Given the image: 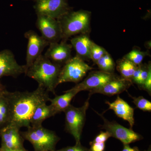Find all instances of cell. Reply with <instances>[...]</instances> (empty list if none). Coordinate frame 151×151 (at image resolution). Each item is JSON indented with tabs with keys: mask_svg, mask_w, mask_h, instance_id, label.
Listing matches in <instances>:
<instances>
[{
	"mask_svg": "<svg viewBox=\"0 0 151 151\" xmlns=\"http://www.w3.org/2000/svg\"><path fill=\"white\" fill-rule=\"evenodd\" d=\"M148 52L142 51L137 49H134L125 55L123 58L129 60L136 65L142 64L144 58L149 55Z\"/></svg>",
	"mask_w": 151,
	"mask_h": 151,
	"instance_id": "603a6c76",
	"label": "cell"
},
{
	"mask_svg": "<svg viewBox=\"0 0 151 151\" xmlns=\"http://www.w3.org/2000/svg\"><path fill=\"white\" fill-rule=\"evenodd\" d=\"M111 137L110 134L108 132H101L99 134L97 135L92 142L105 143L109 138Z\"/></svg>",
	"mask_w": 151,
	"mask_h": 151,
	"instance_id": "83f0119b",
	"label": "cell"
},
{
	"mask_svg": "<svg viewBox=\"0 0 151 151\" xmlns=\"http://www.w3.org/2000/svg\"><path fill=\"white\" fill-rule=\"evenodd\" d=\"M0 151H27L24 149H19V150H12V149H9L5 148L2 147H1L0 148Z\"/></svg>",
	"mask_w": 151,
	"mask_h": 151,
	"instance_id": "1f68e13d",
	"label": "cell"
},
{
	"mask_svg": "<svg viewBox=\"0 0 151 151\" xmlns=\"http://www.w3.org/2000/svg\"><path fill=\"white\" fill-rule=\"evenodd\" d=\"M19 130L14 126L8 125L0 130L2 147L12 150L24 149V139Z\"/></svg>",
	"mask_w": 151,
	"mask_h": 151,
	"instance_id": "5bb4252c",
	"label": "cell"
},
{
	"mask_svg": "<svg viewBox=\"0 0 151 151\" xmlns=\"http://www.w3.org/2000/svg\"><path fill=\"white\" fill-rule=\"evenodd\" d=\"M46 103H43L36 108L31 119V127L42 126L45 120L56 115L50 105H47Z\"/></svg>",
	"mask_w": 151,
	"mask_h": 151,
	"instance_id": "d6986e66",
	"label": "cell"
},
{
	"mask_svg": "<svg viewBox=\"0 0 151 151\" xmlns=\"http://www.w3.org/2000/svg\"><path fill=\"white\" fill-rule=\"evenodd\" d=\"M34 9L37 15H42L56 19L73 10L68 0H36Z\"/></svg>",
	"mask_w": 151,
	"mask_h": 151,
	"instance_id": "ba28073f",
	"label": "cell"
},
{
	"mask_svg": "<svg viewBox=\"0 0 151 151\" xmlns=\"http://www.w3.org/2000/svg\"><path fill=\"white\" fill-rule=\"evenodd\" d=\"M142 69L137 84L139 89L143 84L145 83L146 79L148 78L150 74H151V62H149L148 63H142L141 65Z\"/></svg>",
	"mask_w": 151,
	"mask_h": 151,
	"instance_id": "484cf974",
	"label": "cell"
},
{
	"mask_svg": "<svg viewBox=\"0 0 151 151\" xmlns=\"http://www.w3.org/2000/svg\"><path fill=\"white\" fill-rule=\"evenodd\" d=\"M132 84V81L118 76L100 88L90 90L89 95L99 93L108 96H113L126 91Z\"/></svg>",
	"mask_w": 151,
	"mask_h": 151,
	"instance_id": "9a60e30c",
	"label": "cell"
},
{
	"mask_svg": "<svg viewBox=\"0 0 151 151\" xmlns=\"http://www.w3.org/2000/svg\"><path fill=\"white\" fill-rule=\"evenodd\" d=\"M24 36L28 40L25 65L27 70L34 62L42 55L44 49L49 45V44L41 36L32 30L25 33Z\"/></svg>",
	"mask_w": 151,
	"mask_h": 151,
	"instance_id": "30bf717a",
	"label": "cell"
},
{
	"mask_svg": "<svg viewBox=\"0 0 151 151\" xmlns=\"http://www.w3.org/2000/svg\"><path fill=\"white\" fill-rule=\"evenodd\" d=\"M52 151H89V149L82 146L81 143L76 144L73 146H68L58 150H54Z\"/></svg>",
	"mask_w": 151,
	"mask_h": 151,
	"instance_id": "4316f807",
	"label": "cell"
},
{
	"mask_svg": "<svg viewBox=\"0 0 151 151\" xmlns=\"http://www.w3.org/2000/svg\"><path fill=\"white\" fill-rule=\"evenodd\" d=\"M27 70L25 65L19 64L10 50L5 49L0 52V78L7 76L16 78L23 73L25 74Z\"/></svg>",
	"mask_w": 151,
	"mask_h": 151,
	"instance_id": "7c38bea8",
	"label": "cell"
},
{
	"mask_svg": "<svg viewBox=\"0 0 151 151\" xmlns=\"http://www.w3.org/2000/svg\"><path fill=\"white\" fill-rule=\"evenodd\" d=\"M105 103L109 106V108L107 110H113L118 117L128 122L130 125V129H132L135 123L134 108L121 98L119 95L113 103L106 101Z\"/></svg>",
	"mask_w": 151,
	"mask_h": 151,
	"instance_id": "2e32d148",
	"label": "cell"
},
{
	"mask_svg": "<svg viewBox=\"0 0 151 151\" xmlns=\"http://www.w3.org/2000/svg\"><path fill=\"white\" fill-rule=\"evenodd\" d=\"M64 92V94L56 96L53 99H50V105L56 114L64 112L70 105V102L73 97L78 93L70 89Z\"/></svg>",
	"mask_w": 151,
	"mask_h": 151,
	"instance_id": "ac0fdd59",
	"label": "cell"
},
{
	"mask_svg": "<svg viewBox=\"0 0 151 151\" xmlns=\"http://www.w3.org/2000/svg\"><path fill=\"white\" fill-rule=\"evenodd\" d=\"M24 139L32 145L34 151H52L55 150L60 138L55 132L42 126L30 127L25 132H21Z\"/></svg>",
	"mask_w": 151,
	"mask_h": 151,
	"instance_id": "277c9868",
	"label": "cell"
},
{
	"mask_svg": "<svg viewBox=\"0 0 151 151\" xmlns=\"http://www.w3.org/2000/svg\"><path fill=\"white\" fill-rule=\"evenodd\" d=\"M70 42L76 52V55L84 60H90V49L93 41L90 39L89 34H83L76 36L72 38Z\"/></svg>",
	"mask_w": 151,
	"mask_h": 151,
	"instance_id": "e0dca14e",
	"label": "cell"
},
{
	"mask_svg": "<svg viewBox=\"0 0 151 151\" xmlns=\"http://www.w3.org/2000/svg\"><path fill=\"white\" fill-rule=\"evenodd\" d=\"M6 94L0 96V130L9 124L10 119L9 107Z\"/></svg>",
	"mask_w": 151,
	"mask_h": 151,
	"instance_id": "44dd1931",
	"label": "cell"
},
{
	"mask_svg": "<svg viewBox=\"0 0 151 151\" xmlns=\"http://www.w3.org/2000/svg\"><path fill=\"white\" fill-rule=\"evenodd\" d=\"M90 96L81 107L77 108L70 104L64 111L65 130L74 137L76 144L81 143V135L86 122V112L89 107Z\"/></svg>",
	"mask_w": 151,
	"mask_h": 151,
	"instance_id": "5b68a950",
	"label": "cell"
},
{
	"mask_svg": "<svg viewBox=\"0 0 151 151\" xmlns=\"http://www.w3.org/2000/svg\"><path fill=\"white\" fill-rule=\"evenodd\" d=\"M93 68L77 55L71 58L61 68L58 85L65 82L78 84Z\"/></svg>",
	"mask_w": 151,
	"mask_h": 151,
	"instance_id": "8992f818",
	"label": "cell"
},
{
	"mask_svg": "<svg viewBox=\"0 0 151 151\" xmlns=\"http://www.w3.org/2000/svg\"><path fill=\"white\" fill-rule=\"evenodd\" d=\"M129 95L133 99V103L136 105L137 108L145 112H151V102L145 99L142 96L138 97H134L131 96L129 94Z\"/></svg>",
	"mask_w": 151,
	"mask_h": 151,
	"instance_id": "cb8c5ba5",
	"label": "cell"
},
{
	"mask_svg": "<svg viewBox=\"0 0 151 151\" xmlns=\"http://www.w3.org/2000/svg\"><path fill=\"white\" fill-rule=\"evenodd\" d=\"M7 91L5 86H4L0 81V96L5 94Z\"/></svg>",
	"mask_w": 151,
	"mask_h": 151,
	"instance_id": "4dcf8cb0",
	"label": "cell"
},
{
	"mask_svg": "<svg viewBox=\"0 0 151 151\" xmlns=\"http://www.w3.org/2000/svg\"><path fill=\"white\" fill-rule=\"evenodd\" d=\"M95 112L102 118L104 122L103 125L100 126V129L105 130L111 137L119 140L123 145H129L143 139L142 135L135 132L132 129L123 127L115 121H108L102 114L96 111Z\"/></svg>",
	"mask_w": 151,
	"mask_h": 151,
	"instance_id": "52a82bcc",
	"label": "cell"
},
{
	"mask_svg": "<svg viewBox=\"0 0 151 151\" xmlns=\"http://www.w3.org/2000/svg\"><path fill=\"white\" fill-rule=\"evenodd\" d=\"M62 67L42 55L28 68L25 74L37 81L39 85L47 91L55 94Z\"/></svg>",
	"mask_w": 151,
	"mask_h": 151,
	"instance_id": "7a4b0ae2",
	"label": "cell"
},
{
	"mask_svg": "<svg viewBox=\"0 0 151 151\" xmlns=\"http://www.w3.org/2000/svg\"><path fill=\"white\" fill-rule=\"evenodd\" d=\"M91 147L89 151H104L105 148V143H96L90 142Z\"/></svg>",
	"mask_w": 151,
	"mask_h": 151,
	"instance_id": "f1b7e54d",
	"label": "cell"
},
{
	"mask_svg": "<svg viewBox=\"0 0 151 151\" xmlns=\"http://www.w3.org/2000/svg\"><path fill=\"white\" fill-rule=\"evenodd\" d=\"M44 55L56 64L63 65L72 58V45L67 41L61 40L60 43H50Z\"/></svg>",
	"mask_w": 151,
	"mask_h": 151,
	"instance_id": "4fadbf2b",
	"label": "cell"
},
{
	"mask_svg": "<svg viewBox=\"0 0 151 151\" xmlns=\"http://www.w3.org/2000/svg\"><path fill=\"white\" fill-rule=\"evenodd\" d=\"M91 16L90 11L73 10L57 19L62 31V40L67 41L69 37L78 34H89Z\"/></svg>",
	"mask_w": 151,
	"mask_h": 151,
	"instance_id": "3957f363",
	"label": "cell"
},
{
	"mask_svg": "<svg viewBox=\"0 0 151 151\" xmlns=\"http://www.w3.org/2000/svg\"><path fill=\"white\" fill-rule=\"evenodd\" d=\"M118 76L114 73H107L101 70L92 71L83 81L76 84L70 89L78 92L89 91L100 88Z\"/></svg>",
	"mask_w": 151,
	"mask_h": 151,
	"instance_id": "8fae6325",
	"label": "cell"
},
{
	"mask_svg": "<svg viewBox=\"0 0 151 151\" xmlns=\"http://www.w3.org/2000/svg\"><path fill=\"white\" fill-rule=\"evenodd\" d=\"M145 151H151V146H150V147H149V148L147 150H145Z\"/></svg>",
	"mask_w": 151,
	"mask_h": 151,
	"instance_id": "d6a6232c",
	"label": "cell"
},
{
	"mask_svg": "<svg viewBox=\"0 0 151 151\" xmlns=\"http://www.w3.org/2000/svg\"><path fill=\"white\" fill-rule=\"evenodd\" d=\"M36 26L41 34V36L49 44L59 42L62 40V31L58 21L47 16L37 15Z\"/></svg>",
	"mask_w": 151,
	"mask_h": 151,
	"instance_id": "9c48e42d",
	"label": "cell"
},
{
	"mask_svg": "<svg viewBox=\"0 0 151 151\" xmlns=\"http://www.w3.org/2000/svg\"><path fill=\"white\" fill-rule=\"evenodd\" d=\"M8 101L10 113L9 125L20 129L30 127L33 114L40 105L49 101V92L42 86L39 85L32 92H9L5 94Z\"/></svg>",
	"mask_w": 151,
	"mask_h": 151,
	"instance_id": "6da1fadb",
	"label": "cell"
},
{
	"mask_svg": "<svg viewBox=\"0 0 151 151\" xmlns=\"http://www.w3.org/2000/svg\"><path fill=\"white\" fill-rule=\"evenodd\" d=\"M24 1H35L36 0H24Z\"/></svg>",
	"mask_w": 151,
	"mask_h": 151,
	"instance_id": "836d02e7",
	"label": "cell"
},
{
	"mask_svg": "<svg viewBox=\"0 0 151 151\" xmlns=\"http://www.w3.org/2000/svg\"><path fill=\"white\" fill-rule=\"evenodd\" d=\"M100 70L108 73H114L116 64L110 54L107 52L96 63Z\"/></svg>",
	"mask_w": 151,
	"mask_h": 151,
	"instance_id": "7402d4cb",
	"label": "cell"
},
{
	"mask_svg": "<svg viewBox=\"0 0 151 151\" xmlns=\"http://www.w3.org/2000/svg\"><path fill=\"white\" fill-rule=\"evenodd\" d=\"M137 65H135L129 60L122 58L118 60L116 69L121 74L122 78L132 81L133 74Z\"/></svg>",
	"mask_w": 151,
	"mask_h": 151,
	"instance_id": "ffe728a7",
	"label": "cell"
},
{
	"mask_svg": "<svg viewBox=\"0 0 151 151\" xmlns=\"http://www.w3.org/2000/svg\"><path fill=\"white\" fill-rule=\"evenodd\" d=\"M122 151H142L140 150L138 147H130L129 145H124L123 149Z\"/></svg>",
	"mask_w": 151,
	"mask_h": 151,
	"instance_id": "f546056e",
	"label": "cell"
},
{
	"mask_svg": "<svg viewBox=\"0 0 151 151\" xmlns=\"http://www.w3.org/2000/svg\"><path fill=\"white\" fill-rule=\"evenodd\" d=\"M107 52L103 47L99 46L93 42L90 49V59L92 60L93 62L96 64L98 60Z\"/></svg>",
	"mask_w": 151,
	"mask_h": 151,
	"instance_id": "d4e9b609",
	"label": "cell"
}]
</instances>
